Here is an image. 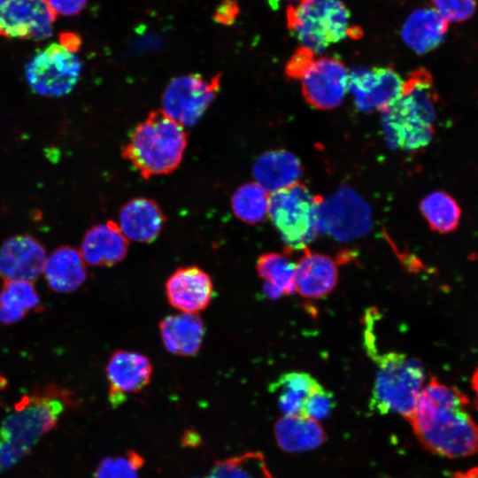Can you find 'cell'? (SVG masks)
Returning a JSON list of instances; mask_svg holds the SVG:
<instances>
[{"instance_id":"1","label":"cell","mask_w":478,"mask_h":478,"mask_svg":"<svg viewBox=\"0 0 478 478\" xmlns=\"http://www.w3.org/2000/svg\"><path fill=\"white\" fill-rule=\"evenodd\" d=\"M407 421L421 445L434 454L450 459L478 455V425L467 397L454 386L432 377Z\"/></svg>"},{"instance_id":"2","label":"cell","mask_w":478,"mask_h":478,"mask_svg":"<svg viewBox=\"0 0 478 478\" xmlns=\"http://www.w3.org/2000/svg\"><path fill=\"white\" fill-rule=\"evenodd\" d=\"M436 101L431 73L423 67L413 70L404 81L400 96L381 112L388 145L405 151L429 145L435 133Z\"/></svg>"},{"instance_id":"3","label":"cell","mask_w":478,"mask_h":478,"mask_svg":"<svg viewBox=\"0 0 478 478\" xmlns=\"http://www.w3.org/2000/svg\"><path fill=\"white\" fill-rule=\"evenodd\" d=\"M188 143L184 127L163 110L151 111L132 131L121 149L144 179L168 174L178 168Z\"/></svg>"},{"instance_id":"4","label":"cell","mask_w":478,"mask_h":478,"mask_svg":"<svg viewBox=\"0 0 478 478\" xmlns=\"http://www.w3.org/2000/svg\"><path fill=\"white\" fill-rule=\"evenodd\" d=\"M366 344L377 365L369 410L381 415L397 413L408 420L423 389V365L419 359L397 351L380 354L366 335Z\"/></svg>"},{"instance_id":"5","label":"cell","mask_w":478,"mask_h":478,"mask_svg":"<svg viewBox=\"0 0 478 478\" xmlns=\"http://www.w3.org/2000/svg\"><path fill=\"white\" fill-rule=\"evenodd\" d=\"M66 400L63 390L48 388L26 395L15 404L0 427V436L14 463L57 426Z\"/></svg>"},{"instance_id":"6","label":"cell","mask_w":478,"mask_h":478,"mask_svg":"<svg viewBox=\"0 0 478 478\" xmlns=\"http://www.w3.org/2000/svg\"><path fill=\"white\" fill-rule=\"evenodd\" d=\"M322 197L297 182L269 195L267 216L290 251H305L319 232Z\"/></svg>"},{"instance_id":"7","label":"cell","mask_w":478,"mask_h":478,"mask_svg":"<svg viewBox=\"0 0 478 478\" xmlns=\"http://www.w3.org/2000/svg\"><path fill=\"white\" fill-rule=\"evenodd\" d=\"M350 11L341 0H301L287 7V27L314 53L349 37Z\"/></svg>"},{"instance_id":"8","label":"cell","mask_w":478,"mask_h":478,"mask_svg":"<svg viewBox=\"0 0 478 478\" xmlns=\"http://www.w3.org/2000/svg\"><path fill=\"white\" fill-rule=\"evenodd\" d=\"M221 77L190 73L173 78L162 95L163 111L183 127L195 126L217 97Z\"/></svg>"},{"instance_id":"9","label":"cell","mask_w":478,"mask_h":478,"mask_svg":"<svg viewBox=\"0 0 478 478\" xmlns=\"http://www.w3.org/2000/svg\"><path fill=\"white\" fill-rule=\"evenodd\" d=\"M81 72L76 54L53 42L33 57L26 67V79L38 95L61 96L73 89Z\"/></svg>"},{"instance_id":"10","label":"cell","mask_w":478,"mask_h":478,"mask_svg":"<svg viewBox=\"0 0 478 478\" xmlns=\"http://www.w3.org/2000/svg\"><path fill=\"white\" fill-rule=\"evenodd\" d=\"M370 219V210L366 201L351 188L342 187L321 202L319 230L339 239H348L366 232L371 224Z\"/></svg>"},{"instance_id":"11","label":"cell","mask_w":478,"mask_h":478,"mask_svg":"<svg viewBox=\"0 0 478 478\" xmlns=\"http://www.w3.org/2000/svg\"><path fill=\"white\" fill-rule=\"evenodd\" d=\"M404 80L389 66L358 67L348 73V90L362 112H382L401 92Z\"/></svg>"},{"instance_id":"12","label":"cell","mask_w":478,"mask_h":478,"mask_svg":"<svg viewBox=\"0 0 478 478\" xmlns=\"http://www.w3.org/2000/svg\"><path fill=\"white\" fill-rule=\"evenodd\" d=\"M57 18L44 0H7L0 6V36L43 40L51 35Z\"/></svg>"},{"instance_id":"13","label":"cell","mask_w":478,"mask_h":478,"mask_svg":"<svg viewBox=\"0 0 478 478\" xmlns=\"http://www.w3.org/2000/svg\"><path fill=\"white\" fill-rule=\"evenodd\" d=\"M305 101L319 110H331L348 90V72L340 60L322 57L313 61L301 79Z\"/></svg>"},{"instance_id":"14","label":"cell","mask_w":478,"mask_h":478,"mask_svg":"<svg viewBox=\"0 0 478 478\" xmlns=\"http://www.w3.org/2000/svg\"><path fill=\"white\" fill-rule=\"evenodd\" d=\"M152 370L150 360L142 353L114 351L105 367L111 405L117 407L128 395L143 390L150 382Z\"/></svg>"},{"instance_id":"15","label":"cell","mask_w":478,"mask_h":478,"mask_svg":"<svg viewBox=\"0 0 478 478\" xmlns=\"http://www.w3.org/2000/svg\"><path fill=\"white\" fill-rule=\"evenodd\" d=\"M165 291L171 306L192 314L206 309L214 293L212 278L197 266L177 268L167 279Z\"/></svg>"},{"instance_id":"16","label":"cell","mask_w":478,"mask_h":478,"mask_svg":"<svg viewBox=\"0 0 478 478\" xmlns=\"http://www.w3.org/2000/svg\"><path fill=\"white\" fill-rule=\"evenodd\" d=\"M46 258L44 246L32 235L9 237L0 247V277L34 282L43 272Z\"/></svg>"},{"instance_id":"17","label":"cell","mask_w":478,"mask_h":478,"mask_svg":"<svg viewBox=\"0 0 478 478\" xmlns=\"http://www.w3.org/2000/svg\"><path fill=\"white\" fill-rule=\"evenodd\" d=\"M128 251V240L112 220L90 227L84 235L80 252L87 265L112 266L121 262Z\"/></svg>"},{"instance_id":"18","label":"cell","mask_w":478,"mask_h":478,"mask_svg":"<svg viewBox=\"0 0 478 478\" xmlns=\"http://www.w3.org/2000/svg\"><path fill=\"white\" fill-rule=\"evenodd\" d=\"M296 263V292L306 298H321L336 286V264L328 255L305 249Z\"/></svg>"},{"instance_id":"19","label":"cell","mask_w":478,"mask_h":478,"mask_svg":"<svg viewBox=\"0 0 478 478\" xmlns=\"http://www.w3.org/2000/svg\"><path fill=\"white\" fill-rule=\"evenodd\" d=\"M166 216L153 199L136 197L120 209V227L127 240L151 243L162 232Z\"/></svg>"},{"instance_id":"20","label":"cell","mask_w":478,"mask_h":478,"mask_svg":"<svg viewBox=\"0 0 478 478\" xmlns=\"http://www.w3.org/2000/svg\"><path fill=\"white\" fill-rule=\"evenodd\" d=\"M158 328L166 351L185 357L194 356L199 351L205 333L201 317L185 312L165 317Z\"/></svg>"},{"instance_id":"21","label":"cell","mask_w":478,"mask_h":478,"mask_svg":"<svg viewBox=\"0 0 478 478\" xmlns=\"http://www.w3.org/2000/svg\"><path fill=\"white\" fill-rule=\"evenodd\" d=\"M302 172L299 159L285 150H268L261 154L252 167V175L268 194L297 182Z\"/></svg>"},{"instance_id":"22","label":"cell","mask_w":478,"mask_h":478,"mask_svg":"<svg viewBox=\"0 0 478 478\" xmlns=\"http://www.w3.org/2000/svg\"><path fill=\"white\" fill-rule=\"evenodd\" d=\"M448 24L434 8L417 9L404 23L403 41L417 54L428 53L443 42Z\"/></svg>"},{"instance_id":"23","label":"cell","mask_w":478,"mask_h":478,"mask_svg":"<svg viewBox=\"0 0 478 478\" xmlns=\"http://www.w3.org/2000/svg\"><path fill=\"white\" fill-rule=\"evenodd\" d=\"M86 265L80 251L65 245L57 248L46 258L42 273L51 289L69 293L85 282Z\"/></svg>"},{"instance_id":"24","label":"cell","mask_w":478,"mask_h":478,"mask_svg":"<svg viewBox=\"0 0 478 478\" xmlns=\"http://www.w3.org/2000/svg\"><path fill=\"white\" fill-rule=\"evenodd\" d=\"M274 433L278 446L288 452L314 450L326 440L319 421L301 415H283L275 422Z\"/></svg>"},{"instance_id":"25","label":"cell","mask_w":478,"mask_h":478,"mask_svg":"<svg viewBox=\"0 0 478 478\" xmlns=\"http://www.w3.org/2000/svg\"><path fill=\"white\" fill-rule=\"evenodd\" d=\"M320 382L310 374L292 371L281 374L269 386L277 394V403L284 415H300L303 402Z\"/></svg>"},{"instance_id":"26","label":"cell","mask_w":478,"mask_h":478,"mask_svg":"<svg viewBox=\"0 0 478 478\" xmlns=\"http://www.w3.org/2000/svg\"><path fill=\"white\" fill-rule=\"evenodd\" d=\"M420 211L433 231L448 234L459 225L461 208L445 191L436 190L423 197Z\"/></svg>"},{"instance_id":"27","label":"cell","mask_w":478,"mask_h":478,"mask_svg":"<svg viewBox=\"0 0 478 478\" xmlns=\"http://www.w3.org/2000/svg\"><path fill=\"white\" fill-rule=\"evenodd\" d=\"M194 478H274L264 455L258 451L217 461L204 477Z\"/></svg>"},{"instance_id":"28","label":"cell","mask_w":478,"mask_h":478,"mask_svg":"<svg viewBox=\"0 0 478 478\" xmlns=\"http://www.w3.org/2000/svg\"><path fill=\"white\" fill-rule=\"evenodd\" d=\"M269 195L256 182L241 185L231 197L235 216L247 224L261 222L268 214Z\"/></svg>"},{"instance_id":"29","label":"cell","mask_w":478,"mask_h":478,"mask_svg":"<svg viewBox=\"0 0 478 478\" xmlns=\"http://www.w3.org/2000/svg\"><path fill=\"white\" fill-rule=\"evenodd\" d=\"M256 270L260 279L270 281L281 289L284 295L296 292V264L283 254L267 252L261 254L256 262Z\"/></svg>"},{"instance_id":"30","label":"cell","mask_w":478,"mask_h":478,"mask_svg":"<svg viewBox=\"0 0 478 478\" xmlns=\"http://www.w3.org/2000/svg\"><path fill=\"white\" fill-rule=\"evenodd\" d=\"M143 465L142 455L128 451L122 455L102 459L96 469L95 478H140Z\"/></svg>"},{"instance_id":"31","label":"cell","mask_w":478,"mask_h":478,"mask_svg":"<svg viewBox=\"0 0 478 478\" xmlns=\"http://www.w3.org/2000/svg\"><path fill=\"white\" fill-rule=\"evenodd\" d=\"M0 302L9 304L27 313L39 306L40 298L33 282L22 280H4L0 290Z\"/></svg>"},{"instance_id":"32","label":"cell","mask_w":478,"mask_h":478,"mask_svg":"<svg viewBox=\"0 0 478 478\" xmlns=\"http://www.w3.org/2000/svg\"><path fill=\"white\" fill-rule=\"evenodd\" d=\"M335 407L334 393L319 383L304 400L300 415L319 421L328 418Z\"/></svg>"},{"instance_id":"33","label":"cell","mask_w":478,"mask_h":478,"mask_svg":"<svg viewBox=\"0 0 478 478\" xmlns=\"http://www.w3.org/2000/svg\"><path fill=\"white\" fill-rule=\"evenodd\" d=\"M434 9L449 22H460L474 12L476 0H431Z\"/></svg>"},{"instance_id":"34","label":"cell","mask_w":478,"mask_h":478,"mask_svg":"<svg viewBox=\"0 0 478 478\" xmlns=\"http://www.w3.org/2000/svg\"><path fill=\"white\" fill-rule=\"evenodd\" d=\"M314 60L315 53L312 50L300 45L287 62L285 73L290 79L301 80Z\"/></svg>"},{"instance_id":"35","label":"cell","mask_w":478,"mask_h":478,"mask_svg":"<svg viewBox=\"0 0 478 478\" xmlns=\"http://www.w3.org/2000/svg\"><path fill=\"white\" fill-rule=\"evenodd\" d=\"M240 13L237 0H222L217 6L212 19L215 22L224 25H233Z\"/></svg>"},{"instance_id":"36","label":"cell","mask_w":478,"mask_h":478,"mask_svg":"<svg viewBox=\"0 0 478 478\" xmlns=\"http://www.w3.org/2000/svg\"><path fill=\"white\" fill-rule=\"evenodd\" d=\"M54 14L58 17L78 15L85 8L87 0H44Z\"/></svg>"},{"instance_id":"37","label":"cell","mask_w":478,"mask_h":478,"mask_svg":"<svg viewBox=\"0 0 478 478\" xmlns=\"http://www.w3.org/2000/svg\"><path fill=\"white\" fill-rule=\"evenodd\" d=\"M59 44L69 51L76 53L81 46V39L75 33H63L59 36Z\"/></svg>"},{"instance_id":"38","label":"cell","mask_w":478,"mask_h":478,"mask_svg":"<svg viewBox=\"0 0 478 478\" xmlns=\"http://www.w3.org/2000/svg\"><path fill=\"white\" fill-rule=\"evenodd\" d=\"M262 289L264 295L269 299L274 300L284 296V293L281 289L267 281H264Z\"/></svg>"},{"instance_id":"39","label":"cell","mask_w":478,"mask_h":478,"mask_svg":"<svg viewBox=\"0 0 478 478\" xmlns=\"http://www.w3.org/2000/svg\"><path fill=\"white\" fill-rule=\"evenodd\" d=\"M14 463L12 462L6 447L0 436V472L8 468Z\"/></svg>"},{"instance_id":"40","label":"cell","mask_w":478,"mask_h":478,"mask_svg":"<svg viewBox=\"0 0 478 478\" xmlns=\"http://www.w3.org/2000/svg\"><path fill=\"white\" fill-rule=\"evenodd\" d=\"M451 478H478V467H473L466 471L454 472Z\"/></svg>"},{"instance_id":"41","label":"cell","mask_w":478,"mask_h":478,"mask_svg":"<svg viewBox=\"0 0 478 478\" xmlns=\"http://www.w3.org/2000/svg\"><path fill=\"white\" fill-rule=\"evenodd\" d=\"M471 385H472L473 390L475 393V402H476V406L478 409V367L475 369L472 376Z\"/></svg>"},{"instance_id":"42","label":"cell","mask_w":478,"mask_h":478,"mask_svg":"<svg viewBox=\"0 0 478 478\" xmlns=\"http://www.w3.org/2000/svg\"><path fill=\"white\" fill-rule=\"evenodd\" d=\"M7 385L6 378L0 373V391L3 390Z\"/></svg>"},{"instance_id":"43","label":"cell","mask_w":478,"mask_h":478,"mask_svg":"<svg viewBox=\"0 0 478 478\" xmlns=\"http://www.w3.org/2000/svg\"><path fill=\"white\" fill-rule=\"evenodd\" d=\"M6 1H7V0H0V6H1L4 3H5Z\"/></svg>"},{"instance_id":"44","label":"cell","mask_w":478,"mask_h":478,"mask_svg":"<svg viewBox=\"0 0 478 478\" xmlns=\"http://www.w3.org/2000/svg\"><path fill=\"white\" fill-rule=\"evenodd\" d=\"M294 1H299L300 2L301 0H294Z\"/></svg>"}]
</instances>
